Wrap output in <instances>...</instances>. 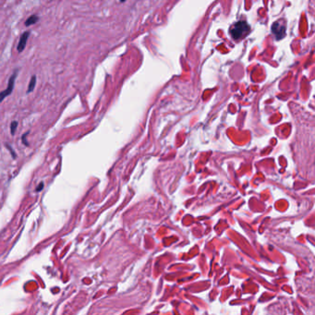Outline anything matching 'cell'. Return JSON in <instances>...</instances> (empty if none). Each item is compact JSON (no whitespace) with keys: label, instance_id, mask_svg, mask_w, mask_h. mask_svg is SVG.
Listing matches in <instances>:
<instances>
[{"label":"cell","instance_id":"cell-2","mask_svg":"<svg viewBox=\"0 0 315 315\" xmlns=\"http://www.w3.org/2000/svg\"><path fill=\"white\" fill-rule=\"evenodd\" d=\"M17 75H18V70H16L13 72V74L10 76L6 90L0 92V104H1V103L4 101V99H5L6 97H8L9 95H10V94L12 93L13 89H14V85H15V81H16V78H17Z\"/></svg>","mask_w":315,"mask_h":315},{"label":"cell","instance_id":"cell-9","mask_svg":"<svg viewBox=\"0 0 315 315\" xmlns=\"http://www.w3.org/2000/svg\"><path fill=\"white\" fill-rule=\"evenodd\" d=\"M29 133H30V132L28 131V132L24 133V134L22 135V137H21V141H22V142H23L26 146H29V142H28V141H27V139H26V137H27V135H28Z\"/></svg>","mask_w":315,"mask_h":315},{"label":"cell","instance_id":"cell-1","mask_svg":"<svg viewBox=\"0 0 315 315\" xmlns=\"http://www.w3.org/2000/svg\"><path fill=\"white\" fill-rule=\"evenodd\" d=\"M249 26L247 24L246 21H238L230 29V34L232 38H234L235 40H238L249 33Z\"/></svg>","mask_w":315,"mask_h":315},{"label":"cell","instance_id":"cell-3","mask_svg":"<svg viewBox=\"0 0 315 315\" xmlns=\"http://www.w3.org/2000/svg\"><path fill=\"white\" fill-rule=\"evenodd\" d=\"M272 30L273 34L276 36L277 39H281L285 36L286 34V26L284 24H282L280 22H275L274 23L273 27H272Z\"/></svg>","mask_w":315,"mask_h":315},{"label":"cell","instance_id":"cell-8","mask_svg":"<svg viewBox=\"0 0 315 315\" xmlns=\"http://www.w3.org/2000/svg\"><path fill=\"white\" fill-rule=\"evenodd\" d=\"M6 147H7V149H8V150H9V152H10V153H11V155H12L13 158H16V157H17V154L15 153V151H14V150L11 148V146H10L9 144L6 143Z\"/></svg>","mask_w":315,"mask_h":315},{"label":"cell","instance_id":"cell-7","mask_svg":"<svg viewBox=\"0 0 315 315\" xmlns=\"http://www.w3.org/2000/svg\"><path fill=\"white\" fill-rule=\"evenodd\" d=\"M18 121H12L11 124H10V132H11V135H15L16 133V131H17V128H18Z\"/></svg>","mask_w":315,"mask_h":315},{"label":"cell","instance_id":"cell-10","mask_svg":"<svg viewBox=\"0 0 315 315\" xmlns=\"http://www.w3.org/2000/svg\"><path fill=\"white\" fill-rule=\"evenodd\" d=\"M44 187H45V184H44L43 182H41V183L39 184V186L36 188V192H41V191L43 190V188H44Z\"/></svg>","mask_w":315,"mask_h":315},{"label":"cell","instance_id":"cell-11","mask_svg":"<svg viewBox=\"0 0 315 315\" xmlns=\"http://www.w3.org/2000/svg\"><path fill=\"white\" fill-rule=\"evenodd\" d=\"M120 1H121V2H125V0H120Z\"/></svg>","mask_w":315,"mask_h":315},{"label":"cell","instance_id":"cell-5","mask_svg":"<svg viewBox=\"0 0 315 315\" xmlns=\"http://www.w3.org/2000/svg\"><path fill=\"white\" fill-rule=\"evenodd\" d=\"M38 20H39V17H38V16H36V15H31V16H30V17L26 20V21H25V26H26V27H29V26H30V25H34V24H35Z\"/></svg>","mask_w":315,"mask_h":315},{"label":"cell","instance_id":"cell-6","mask_svg":"<svg viewBox=\"0 0 315 315\" xmlns=\"http://www.w3.org/2000/svg\"><path fill=\"white\" fill-rule=\"evenodd\" d=\"M35 85H36V76L34 75L30 80V82H29V85H28V89H27V93H30V92L33 91L34 90Z\"/></svg>","mask_w":315,"mask_h":315},{"label":"cell","instance_id":"cell-4","mask_svg":"<svg viewBox=\"0 0 315 315\" xmlns=\"http://www.w3.org/2000/svg\"><path fill=\"white\" fill-rule=\"evenodd\" d=\"M30 34V31H24V33L21 34V36L20 38V42H19L18 46H17V51L19 53H21L25 49L26 45H27V41H28V38H29Z\"/></svg>","mask_w":315,"mask_h":315}]
</instances>
